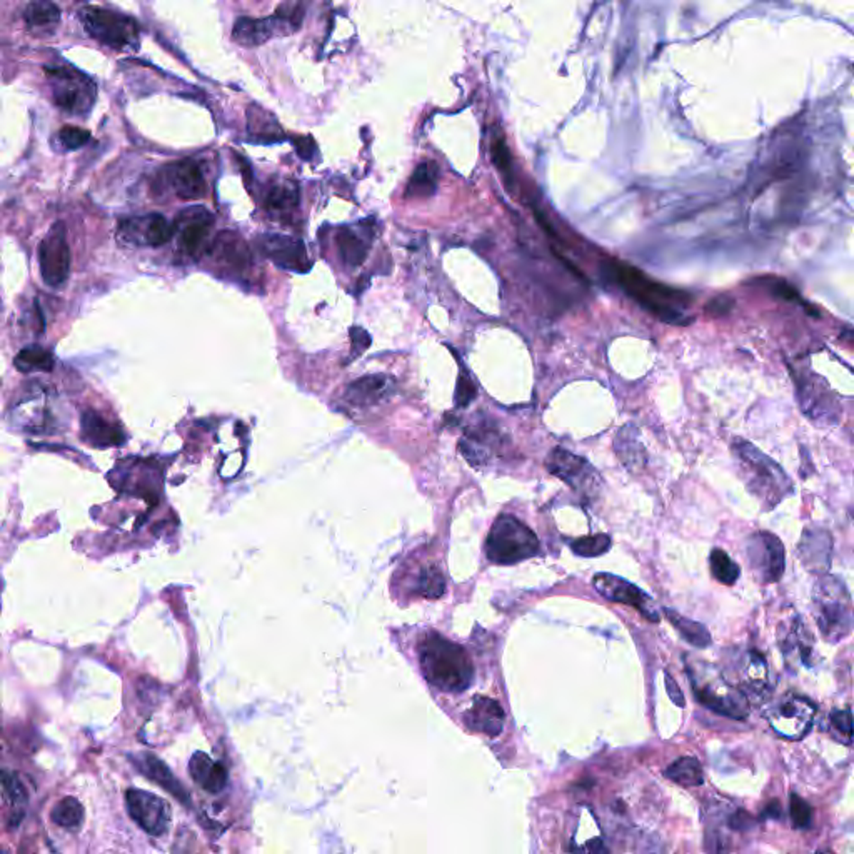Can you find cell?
<instances>
[{
    "label": "cell",
    "instance_id": "3",
    "mask_svg": "<svg viewBox=\"0 0 854 854\" xmlns=\"http://www.w3.org/2000/svg\"><path fill=\"white\" fill-rule=\"evenodd\" d=\"M813 611L821 636L840 643L854 631V601L846 584L832 574H820L813 589Z\"/></svg>",
    "mask_w": 854,
    "mask_h": 854
},
{
    "label": "cell",
    "instance_id": "29",
    "mask_svg": "<svg viewBox=\"0 0 854 854\" xmlns=\"http://www.w3.org/2000/svg\"><path fill=\"white\" fill-rule=\"evenodd\" d=\"M336 244L341 259L349 267H359L369 252V240L364 234L353 228H342L336 236Z\"/></svg>",
    "mask_w": 854,
    "mask_h": 854
},
{
    "label": "cell",
    "instance_id": "20",
    "mask_svg": "<svg viewBox=\"0 0 854 854\" xmlns=\"http://www.w3.org/2000/svg\"><path fill=\"white\" fill-rule=\"evenodd\" d=\"M263 251L277 267L292 273H308L310 257L304 242L292 236L269 234L263 239Z\"/></svg>",
    "mask_w": 854,
    "mask_h": 854
},
{
    "label": "cell",
    "instance_id": "2",
    "mask_svg": "<svg viewBox=\"0 0 854 854\" xmlns=\"http://www.w3.org/2000/svg\"><path fill=\"white\" fill-rule=\"evenodd\" d=\"M606 271L627 296L656 318L670 324H686L683 309L689 304L688 294L651 281L627 264L609 263Z\"/></svg>",
    "mask_w": 854,
    "mask_h": 854
},
{
    "label": "cell",
    "instance_id": "22",
    "mask_svg": "<svg viewBox=\"0 0 854 854\" xmlns=\"http://www.w3.org/2000/svg\"><path fill=\"white\" fill-rule=\"evenodd\" d=\"M394 392V381L384 374H376V376H365L354 381L346 388L344 398L357 408H365V406H376L379 402L386 399Z\"/></svg>",
    "mask_w": 854,
    "mask_h": 854
},
{
    "label": "cell",
    "instance_id": "11",
    "mask_svg": "<svg viewBox=\"0 0 854 854\" xmlns=\"http://www.w3.org/2000/svg\"><path fill=\"white\" fill-rule=\"evenodd\" d=\"M816 711V705L808 697L789 695L766 711V719L779 738L797 741L806 736Z\"/></svg>",
    "mask_w": 854,
    "mask_h": 854
},
{
    "label": "cell",
    "instance_id": "15",
    "mask_svg": "<svg viewBox=\"0 0 854 854\" xmlns=\"http://www.w3.org/2000/svg\"><path fill=\"white\" fill-rule=\"evenodd\" d=\"M126 805L130 818L150 836H160L167 832L171 808L164 799L142 789H129Z\"/></svg>",
    "mask_w": 854,
    "mask_h": 854
},
{
    "label": "cell",
    "instance_id": "44",
    "mask_svg": "<svg viewBox=\"0 0 854 854\" xmlns=\"http://www.w3.org/2000/svg\"><path fill=\"white\" fill-rule=\"evenodd\" d=\"M789 813H791V820H793V824L799 828V830H808L813 823V809L809 806L808 803L803 799V797L796 796V795H791V801H789Z\"/></svg>",
    "mask_w": 854,
    "mask_h": 854
},
{
    "label": "cell",
    "instance_id": "6",
    "mask_svg": "<svg viewBox=\"0 0 854 854\" xmlns=\"http://www.w3.org/2000/svg\"><path fill=\"white\" fill-rule=\"evenodd\" d=\"M539 554V539L511 514H502L490 527L486 556L494 564H516Z\"/></svg>",
    "mask_w": 854,
    "mask_h": 854
},
{
    "label": "cell",
    "instance_id": "34",
    "mask_svg": "<svg viewBox=\"0 0 854 854\" xmlns=\"http://www.w3.org/2000/svg\"><path fill=\"white\" fill-rule=\"evenodd\" d=\"M664 613H666V617L670 619L672 626L678 629V633L689 644H693L696 648H707L711 644V634L703 625L696 623L693 619H688L684 616L678 615L672 609H664Z\"/></svg>",
    "mask_w": 854,
    "mask_h": 854
},
{
    "label": "cell",
    "instance_id": "45",
    "mask_svg": "<svg viewBox=\"0 0 854 854\" xmlns=\"http://www.w3.org/2000/svg\"><path fill=\"white\" fill-rule=\"evenodd\" d=\"M89 139H91L89 130L80 129V127L67 126L58 130V142L67 150L84 148L89 142Z\"/></svg>",
    "mask_w": 854,
    "mask_h": 854
},
{
    "label": "cell",
    "instance_id": "46",
    "mask_svg": "<svg viewBox=\"0 0 854 854\" xmlns=\"http://www.w3.org/2000/svg\"><path fill=\"white\" fill-rule=\"evenodd\" d=\"M2 783H4V796L9 799V803L23 805L27 801V791L17 776L12 775L9 771H4Z\"/></svg>",
    "mask_w": 854,
    "mask_h": 854
},
{
    "label": "cell",
    "instance_id": "39",
    "mask_svg": "<svg viewBox=\"0 0 854 854\" xmlns=\"http://www.w3.org/2000/svg\"><path fill=\"white\" fill-rule=\"evenodd\" d=\"M299 202V191L294 183H283L274 185L267 193L265 205L271 211H289Z\"/></svg>",
    "mask_w": 854,
    "mask_h": 854
},
{
    "label": "cell",
    "instance_id": "32",
    "mask_svg": "<svg viewBox=\"0 0 854 854\" xmlns=\"http://www.w3.org/2000/svg\"><path fill=\"white\" fill-rule=\"evenodd\" d=\"M666 778L686 787H701L705 783L703 768L696 758H681L670 764L666 769Z\"/></svg>",
    "mask_w": 854,
    "mask_h": 854
},
{
    "label": "cell",
    "instance_id": "25",
    "mask_svg": "<svg viewBox=\"0 0 854 854\" xmlns=\"http://www.w3.org/2000/svg\"><path fill=\"white\" fill-rule=\"evenodd\" d=\"M82 436L89 445L95 447H109L126 443L124 431L112 422L105 421L95 410H85L82 414Z\"/></svg>",
    "mask_w": 854,
    "mask_h": 854
},
{
    "label": "cell",
    "instance_id": "1",
    "mask_svg": "<svg viewBox=\"0 0 854 854\" xmlns=\"http://www.w3.org/2000/svg\"><path fill=\"white\" fill-rule=\"evenodd\" d=\"M424 678L445 693H463L472 683L474 670L466 651L439 633H427L419 643Z\"/></svg>",
    "mask_w": 854,
    "mask_h": 854
},
{
    "label": "cell",
    "instance_id": "19",
    "mask_svg": "<svg viewBox=\"0 0 854 854\" xmlns=\"http://www.w3.org/2000/svg\"><path fill=\"white\" fill-rule=\"evenodd\" d=\"M119 234L136 246L160 247L175 234L167 219L160 214L130 217L119 222Z\"/></svg>",
    "mask_w": 854,
    "mask_h": 854
},
{
    "label": "cell",
    "instance_id": "8",
    "mask_svg": "<svg viewBox=\"0 0 854 854\" xmlns=\"http://www.w3.org/2000/svg\"><path fill=\"white\" fill-rule=\"evenodd\" d=\"M46 74L52 84L54 103L58 109L72 115L91 112L95 103V84L79 70L68 67L47 66Z\"/></svg>",
    "mask_w": 854,
    "mask_h": 854
},
{
    "label": "cell",
    "instance_id": "35",
    "mask_svg": "<svg viewBox=\"0 0 854 854\" xmlns=\"http://www.w3.org/2000/svg\"><path fill=\"white\" fill-rule=\"evenodd\" d=\"M13 364L21 373H50L54 367V357L40 346H29L17 354Z\"/></svg>",
    "mask_w": 854,
    "mask_h": 854
},
{
    "label": "cell",
    "instance_id": "36",
    "mask_svg": "<svg viewBox=\"0 0 854 854\" xmlns=\"http://www.w3.org/2000/svg\"><path fill=\"white\" fill-rule=\"evenodd\" d=\"M52 821L70 832H76L82 826L84 821V808L76 797H66L58 801V805L52 809Z\"/></svg>",
    "mask_w": 854,
    "mask_h": 854
},
{
    "label": "cell",
    "instance_id": "12",
    "mask_svg": "<svg viewBox=\"0 0 854 854\" xmlns=\"http://www.w3.org/2000/svg\"><path fill=\"white\" fill-rule=\"evenodd\" d=\"M746 558L756 580L763 584L778 582L787 568V553L779 537L771 533H754L746 541Z\"/></svg>",
    "mask_w": 854,
    "mask_h": 854
},
{
    "label": "cell",
    "instance_id": "38",
    "mask_svg": "<svg viewBox=\"0 0 854 854\" xmlns=\"http://www.w3.org/2000/svg\"><path fill=\"white\" fill-rule=\"evenodd\" d=\"M709 564H711V572L719 582L733 586L740 578V566L729 558L728 554L723 549H713L709 556Z\"/></svg>",
    "mask_w": 854,
    "mask_h": 854
},
{
    "label": "cell",
    "instance_id": "40",
    "mask_svg": "<svg viewBox=\"0 0 854 854\" xmlns=\"http://www.w3.org/2000/svg\"><path fill=\"white\" fill-rule=\"evenodd\" d=\"M416 588H418V592L421 594L422 598L437 599L445 591V576L437 568H426V570L421 571Z\"/></svg>",
    "mask_w": 854,
    "mask_h": 854
},
{
    "label": "cell",
    "instance_id": "23",
    "mask_svg": "<svg viewBox=\"0 0 854 854\" xmlns=\"http://www.w3.org/2000/svg\"><path fill=\"white\" fill-rule=\"evenodd\" d=\"M169 181H171L174 193L181 199L194 201V199L204 197L207 193L204 172L193 159H184L171 166Z\"/></svg>",
    "mask_w": 854,
    "mask_h": 854
},
{
    "label": "cell",
    "instance_id": "14",
    "mask_svg": "<svg viewBox=\"0 0 854 854\" xmlns=\"http://www.w3.org/2000/svg\"><path fill=\"white\" fill-rule=\"evenodd\" d=\"M39 265L47 285L60 287L67 281L70 251L62 222L54 224L39 246Z\"/></svg>",
    "mask_w": 854,
    "mask_h": 854
},
{
    "label": "cell",
    "instance_id": "27",
    "mask_svg": "<svg viewBox=\"0 0 854 854\" xmlns=\"http://www.w3.org/2000/svg\"><path fill=\"white\" fill-rule=\"evenodd\" d=\"M211 251H216L217 259L220 263L228 264L229 267L238 271L246 269L251 263V252L247 244L234 232H220Z\"/></svg>",
    "mask_w": 854,
    "mask_h": 854
},
{
    "label": "cell",
    "instance_id": "9",
    "mask_svg": "<svg viewBox=\"0 0 854 854\" xmlns=\"http://www.w3.org/2000/svg\"><path fill=\"white\" fill-rule=\"evenodd\" d=\"M304 19V7H279L273 17L267 19H251L240 17L234 23L232 39L242 47L263 46L267 40L277 35L291 34L297 31Z\"/></svg>",
    "mask_w": 854,
    "mask_h": 854
},
{
    "label": "cell",
    "instance_id": "47",
    "mask_svg": "<svg viewBox=\"0 0 854 854\" xmlns=\"http://www.w3.org/2000/svg\"><path fill=\"white\" fill-rule=\"evenodd\" d=\"M476 396V388L474 384L471 382V379L466 376V374H461L459 376V382H457L456 389V404L461 406V408H466L467 404H471V400Z\"/></svg>",
    "mask_w": 854,
    "mask_h": 854
},
{
    "label": "cell",
    "instance_id": "30",
    "mask_svg": "<svg viewBox=\"0 0 854 854\" xmlns=\"http://www.w3.org/2000/svg\"><path fill=\"white\" fill-rule=\"evenodd\" d=\"M437 181H439L437 164L433 160L422 162L410 175L409 183L406 187V197L408 199L431 197L437 189Z\"/></svg>",
    "mask_w": 854,
    "mask_h": 854
},
{
    "label": "cell",
    "instance_id": "18",
    "mask_svg": "<svg viewBox=\"0 0 854 854\" xmlns=\"http://www.w3.org/2000/svg\"><path fill=\"white\" fill-rule=\"evenodd\" d=\"M778 643L785 654V660L791 666L803 664L806 668H814L816 664L814 641L808 627L805 626L803 619L793 616L791 619L785 621L778 631Z\"/></svg>",
    "mask_w": 854,
    "mask_h": 854
},
{
    "label": "cell",
    "instance_id": "24",
    "mask_svg": "<svg viewBox=\"0 0 854 854\" xmlns=\"http://www.w3.org/2000/svg\"><path fill=\"white\" fill-rule=\"evenodd\" d=\"M504 709L501 705L490 697L479 696L474 699L472 706L469 707L464 715V723L467 728L476 733H482L488 736L501 734L504 728Z\"/></svg>",
    "mask_w": 854,
    "mask_h": 854
},
{
    "label": "cell",
    "instance_id": "43",
    "mask_svg": "<svg viewBox=\"0 0 854 854\" xmlns=\"http://www.w3.org/2000/svg\"><path fill=\"white\" fill-rule=\"evenodd\" d=\"M490 156H492L496 167L506 177V183H511L514 177L513 156H511V152H509V148L506 146L502 137H496L490 142Z\"/></svg>",
    "mask_w": 854,
    "mask_h": 854
},
{
    "label": "cell",
    "instance_id": "37",
    "mask_svg": "<svg viewBox=\"0 0 854 854\" xmlns=\"http://www.w3.org/2000/svg\"><path fill=\"white\" fill-rule=\"evenodd\" d=\"M249 132L252 136H263L267 142L279 140L283 137V130L277 126L273 115L257 105H252L249 109Z\"/></svg>",
    "mask_w": 854,
    "mask_h": 854
},
{
    "label": "cell",
    "instance_id": "42",
    "mask_svg": "<svg viewBox=\"0 0 854 854\" xmlns=\"http://www.w3.org/2000/svg\"><path fill=\"white\" fill-rule=\"evenodd\" d=\"M830 726L836 736V740L844 744H851L854 736L853 713L850 709L832 711L830 715Z\"/></svg>",
    "mask_w": 854,
    "mask_h": 854
},
{
    "label": "cell",
    "instance_id": "49",
    "mask_svg": "<svg viewBox=\"0 0 854 854\" xmlns=\"http://www.w3.org/2000/svg\"><path fill=\"white\" fill-rule=\"evenodd\" d=\"M752 823H754V820L750 816V813H744V811H741V809H738L736 813H733V814L729 816L728 821L729 828H731V830H736V832L748 830Z\"/></svg>",
    "mask_w": 854,
    "mask_h": 854
},
{
    "label": "cell",
    "instance_id": "50",
    "mask_svg": "<svg viewBox=\"0 0 854 854\" xmlns=\"http://www.w3.org/2000/svg\"><path fill=\"white\" fill-rule=\"evenodd\" d=\"M297 152L302 159L309 160L312 157L314 150H316V144L310 137H302V139H297L296 140Z\"/></svg>",
    "mask_w": 854,
    "mask_h": 854
},
{
    "label": "cell",
    "instance_id": "7",
    "mask_svg": "<svg viewBox=\"0 0 854 854\" xmlns=\"http://www.w3.org/2000/svg\"><path fill=\"white\" fill-rule=\"evenodd\" d=\"M79 17L87 34L103 46L127 50L139 44V23L129 15L103 7H85Z\"/></svg>",
    "mask_w": 854,
    "mask_h": 854
},
{
    "label": "cell",
    "instance_id": "4",
    "mask_svg": "<svg viewBox=\"0 0 854 854\" xmlns=\"http://www.w3.org/2000/svg\"><path fill=\"white\" fill-rule=\"evenodd\" d=\"M734 453L740 459L741 476L746 488L761 502L764 509H773L793 492V482L787 472L754 445L738 441Z\"/></svg>",
    "mask_w": 854,
    "mask_h": 854
},
{
    "label": "cell",
    "instance_id": "26",
    "mask_svg": "<svg viewBox=\"0 0 854 854\" xmlns=\"http://www.w3.org/2000/svg\"><path fill=\"white\" fill-rule=\"evenodd\" d=\"M189 771L199 787L207 793L217 795L228 787V769L217 761H212L205 752H195L189 763Z\"/></svg>",
    "mask_w": 854,
    "mask_h": 854
},
{
    "label": "cell",
    "instance_id": "52",
    "mask_svg": "<svg viewBox=\"0 0 854 854\" xmlns=\"http://www.w3.org/2000/svg\"><path fill=\"white\" fill-rule=\"evenodd\" d=\"M764 818H779L781 816V806L778 801H773L768 808L764 809Z\"/></svg>",
    "mask_w": 854,
    "mask_h": 854
},
{
    "label": "cell",
    "instance_id": "48",
    "mask_svg": "<svg viewBox=\"0 0 854 854\" xmlns=\"http://www.w3.org/2000/svg\"><path fill=\"white\" fill-rule=\"evenodd\" d=\"M351 337H353V357H357L364 353L365 349L371 346V337L364 329L361 328H353L351 329Z\"/></svg>",
    "mask_w": 854,
    "mask_h": 854
},
{
    "label": "cell",
    "instance_id": "31",
    "mask_svg": "<svg viewBox=\"0 0 854 854\" xmlns=\"http://www.w3.org/2000/svg\"><path fill=\"white\" fill-rule=\"evenodd\" d=\"M140 769H142L144 775L150 778L152 781H156L157 785H162L169 793L179 797L183 803L189 801V795L184 793L183 787H181L179 781L172 776L169 768L162 763V761H159L156 756L144 754V756H142V761H140Z\"/></svg>",
    "mask_w": 854,
    "mask_h": 854
},
{
    "label": "cell",
    "instance_id": "51",
    "mask_svg": "<svg viewBox=\"0 0 854 854\" xmlns=\"http://www.w3.org/2000/svg\"><path fill=\"white\" fill-rule=\"evenodd\" d=\"M666 688H668V693H670V696H671L672 701H674V703H676L678 706L683 707L684 706L683 693L679 691V688H678V684L672 681V678L671 676H670V674H666Z\"/></svg>",
    "mask_w": 854,
    "mask_h": 854
},
{
    "label": "cell",
    "instance_id": "5",
    "mask_svg": "<svg viewBox=\"0 0 854 854\" xmlns=\"http://www.w3.org/2000/svg\"><path fill=\"white\" fill-rule=\"evenodd\" d=\"M688 672L697 701L707 709L738 721H744L750 716L748 697L715 666L696 662L689 666Z\"/></svg>",
    "mask_w": 854,
    "mask_h": 854
},
{
    "label": "cell",
    "instance_id": "33",
    "mask_svg": "<svg viewBox=\"0 0 854 854\" xmlns=\"http://www.w3.org/2000/svg\"><path fill=\"white\" fill-rule=\"evenodd\" d=\"M616 453L619 459L623 461V464L634 471L641 467V463H643V449H641V445L638 441V431L633 429L631 426H626L625 429H621L617 436H616Z\"/></svg>",
    "mask_w": 854,
    "mask_h": 854
},
{
    "label": "cell",
    "instance_id": "13",
    "mask_svg": "<svg viewBox=\"0 0 854 854\" xmlns=\"http://www.w3.org/2000/svg\"><path fill=\"white\" fill-rule=\"evenodd\" d=\"M546 467L553 476L564 481L571 490L586 498H596L601 490V478L598 471L582 457L572 454L562 447H554L547 456Z\"/></svg>",
    "mask_w": 854,
    "mask_h": 854
},
{
    "label": "cell",
    "instance_id": "17",
    "mask_svg": "<svg viewBox=\"0 0 854 854\" xmlns=\"http://www.w3.org/2000/svg\"><path fill=\"white\" fill-rule=\"evenodd\" d=\"M212 228H214V216L209 211H205L204 207L194 205L191 209L183 211L174 224V232L177 234L181 251L191 257H197L201 252L204 251Z\"/></svg>",
    "mask_w": 854,
    "mask_h": 854
},
{
    "label": "cell",
    "instance_id": "10",
    "mask_svg": "<svg viewBox=\"0 0 854 854\" xmlns=\"http://www.w3.org/2000/svg\"><path fill=\"white\" fill-rule=\"evenodd\" d=\"M728 658L729 681L752 703H764L769 696V670L763 654L756 650H736Z\"/></svg>",
    "mask_w": 854,
    "mask_h": 854
},
{
    "label": "cell",
    "instance_id": "28",
    "mask_svg": "<svg viewBox=\"0 0 854 854\" xmlns=\"http://www.w3.org/2000/svg\"><path fill=\"white\" fill-rule=\"evenodd\" d=\"M23 21L35 34H50L60 22V9L50 0H32L23 11Z\"/></svg>",
    "mask_w": 854,
    "mask_h": 854
},
{
    "label": "cell",
    "instance_id": "21",
    "mask_svg": "<svg viewBox=\"0 0 854 854\" xmlns=\"http://www.w3.org/2000/svg\"><path fill=\"white\" fill-rule=\"evenodd\" d=\"M799 558L809 571L824 574L832 564V537L820 527L806 529L797 547Z\"/></svg>",
    "mask_w": 854,
    "mask_h": 854
},
{
    "label": "cell",
    "instance_id": "41",
    "mask_svg": "<svg viewBox=\"0 0 854 854\" xmlns=\"http://www.w3.org/2000/svg\"><path fill=\"white\" fill-rule=\"evenodd\" d=\"M611 546V537L607 535H586L572 543V551L582 558L601 556Z\"/></svg>",
    "mask_w": 854,
    "mask_h": 854
},
{
    "label": "cell",
    "instance_id": "16",
    "mask_svg": "<svg viewBox=\"0 0 854 854\" xmlns=\"http://www.w3.org/2000/svg\"><path fill=\"white\" fill-rule=\"evenodd\" d=\"M592 584H594L596 591L599 592L607 601L633 606V607L638 609L641 615L648 617L650 621H654V623L660 621V615H658V609L654 607L652 599L646 592L641 591L638 586L631 584L623 578H617L615 574H607V572L596 574L594 580H592Z\"/></svg>",
    "mask_w": 854,
    "mask_h": 854
}]
</instances>
